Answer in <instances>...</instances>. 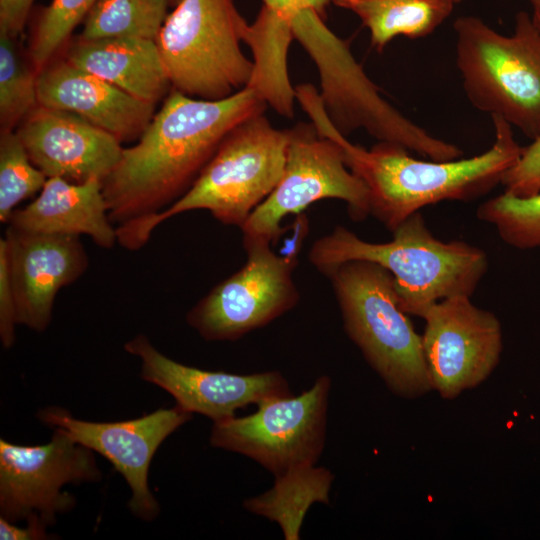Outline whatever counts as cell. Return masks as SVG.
I'll use <instances>...</instances> for the list:
<instances>
[{
    "label": "cell",
    "instance_id": "6da1fadb",
    "mask_svg": "<svg viewBox=\"0 0 540 540\" xmlns=\"http://www.w3.org/2000/svg\"><path fill=\"white\" fill-rule=\"evenodd\" d=\"M266 102L246 87L221 100L176 90L130 147L123 148L102 187L116 227L144 222L179 199L212 158L225 136Z\"/></svg>",
    "mask_w": 540,
    "mask_h": 540
},
{
    "label": "cell",
    "instance_id": "7a4b0ae2",
    "mask_svg": "<svg viewBox=\"0 0 540 540\" xmlns=\"http://www.w3.org/2000/svg\"><path fill=\"white\" fill-rule=\"evenodd\" d=\"M491 118L492 146L480 155L451 161L416 159L406 148L389 142L379 141L367 150L349 142L327 118L319 121L318 131L341 147L347 167L368 189L370 214L392 232L423 207L446 200H472L501 182L523 147L507 121L495 115Z\"/></svg>",
    "mask_w": 540,
    "mask_h": 540
},
{
    "label": "cell",
    "instance_id": "3957f363",
    "mask_svg": "<svg viewBox=\"0 0 540 540\" xmlns=\"http://www.w3.org/2000/svg\"><path fill=\"white\" fill-rule=\"evenodd\" d=\"M385 243H372L343 226L320 237L309 261L321 273L351 260L379 264L393 277L398 304L407 314L422 317L439 300L472 296L488 268L486 253L463 241L444 242L416 212L393 231Z\"/></svg>",
    "mask_w": 540,
    "mask_h": 540
},
{
    "label": "cell",
    "instance_id": "277c9868",
    "mask_svg": "<svg viewBox=\"0 0 540 540\" xmlns=\"http://www.w3.org/2000/svg\"><path fill=\"white\" fill-rule=\"evenodd\" d=\"M288 141V130L274 128L263 113L247 118L225 136L190 188L173 204L144 222L116 227L117 243L138 250L161 223L192 210H207L220 223L241 228L279 183Z\"/></svg>",
    "mask_w": 540,
    "mask_h": 540
},
{
    "label": "cell",
    "instance_id": "5b68a950",
    "mask_svg": "<svg viewBox=\"0 0 540 540\" xmlns=\"http://www.w3.org/2000/svg\"><path fill=\"white\" fill-rule=\"evenodd\" d=\"M324 275L348 337L387 388L408 399L431 391L422 337L398 304L392 275L367 260L341 263Z\"/></svg>",
    "mask_w": 540,
    "mask_h": 540
},
{
    "label": "cell",
    "instance_id": "8992f818",
    "mask_svg": "<svg viewBox=\"0 0 540 540\" xmlns=\"http://www.w3.org/2000/svg\"><path fill=\"white\" fill-rule=\"evenodd\" d=\"M456 65L471 104L499 116L531 140L540 137V30L519 11L512 35L475 16L458 17Z\"/></svg>",
    "mask_w": 540,
    "mask_h": 540
},
{
    "label": "cell",
    "instance_id": "52a82bcc",
    "mask_svg": "<svg viewBox=\"0 0 540 540\" xmlns=\"http://www.w3.org/2000/svg\"><path fill=\"white\" fill-rule=\"evenodd\" d=\"M248 26L233 0H180L155 40L174 90L221 100L246 88L254 63L240 42Z\"/></svg>",
    "mask_w": 540,
    "mask_h": 540
},
{
    "label": "cell",
    "instance_id": "ba28073f",
    "mask_svg": "<svg viewBox=\"0 0 540 540\" xmlns=\"http://www.w3.org/2000/svg\"><path fill=\"white\" fill-rule=\"evenodd\" d=\"M304 222L299 217L285 254L273 251L270 242L243 240L246 263L188 311V325L205 340L234 341L294 308L300 296L293 271L306 230Z\"/></svg>",
    "mask_w": 540,
    "mask_h": 540
},
{
    "label": "cell",
    "instance_id": "9c48e42d",
    "mask_svg": "<svg viewBox=\"0 0 540 540\" xmlns=\"http://www.w3.org/2000/svg\"><path fill=\"white\" fill-rule=\"evenodd\" d=\"M331 379L319 376L298 396L269 398L252 414L213 422L209 442L238 453L274 476L317 464L325 447Z\"/></svg>",
    "mask_w": 540,
    "mask_h": 540
},
{
    "label": "cell",
    "instance_id": "30bf717a",
    "mask_svg": "<svg viewBox=\"0 0 540 540\" xmlns=\"http://www.w3.org/2000/svg\"><path fill=\"white\" fill-rule=\"evenodd\" d=\"M288 135L283 175L240 228L243 240L275 242L283 233L284 218L322 199L343 200L355 220L370 215L368 189L347 167L335 141L321 136L313 123H299Z\"/></svg>",
    "mask_w": 540,
    "mask_h": 540
},
{
    "label": "cell",
    "instance_id": "8fae6325",
    "mask_svg": "<svg viewBox=\"0 0 540 540\" xmlns=\"http://www.w3.org/2000/svg\"><path fill=\"white\" fill-rule=\"evenodd\" d=\"M101 477L93 451L59 429L42 445L0 439V515L12 523L38 516L53 525L59 514L76 504L62 488L98 482Z\"/></svg>",
    "mask_w": 540,
    "mask_h": 540
},
{
    "label": "cell",
    "instance_id": "7c38bea8",
    "mask_svg": "<svg viewBox=\"0 0 540 540\" xmlns=\"http://www.w3.org/2000/svg\"><path fill=\"white\" fill-rule=\"evenodd\" d=\"M424 356L432 390L447 400L484 382L499 363L501 324L471 296L455 295L430 306L421 317Z\"/></svg>",
    "mask_w": 540,
    "mask_h": 540
},
{
    "label": "cell",
    "instance_id": "4fadbf2b",
    "mask_svg": "<svg viewBox=\"0 0 540 540\" xmlns=\"http://www.w3.org/2000/svg\"><path fill=\"white\" fill-rule=\"evenodd\" d=\"M192 416L177 405L160 408L135 419L115 422L78 419L59 407L44 408L37 413V418L44 425L63 431L113 465L131 490L128 501L130 512L143 521H153L160 512L148 483L152 458L167 437L191 420Z\"/></svg>",
    "mask_w": 540,
    "mask_h": 540
},
{
    "label": "cell",
    "instance_id": "5bb4252c",
    "mask_svg": "<svg viewBox=\"0 0 540 540\" xmlns=\"http://www.w3.org/2000/svg\"><path fill=\"white\" fill-rule=\"evenodd\" d=\"M124 349L141 360L143 380L168 392L182 410L213 422L231 418L248 405L292 395L287 379L276 370L233 374L199 369L167 357L143 334L126 342Z\"/></svg>",
    "mask_w": 540,
    "mask_h": 540
},
{
    "label": "cell",
    "instance_id": "9a60e30c",
    "mask_svg": "<svg viewBox=\"0 0 540 540\" xmlns=\"http://www.w3.org/2000/svg\"><path fill=\"white\" fill-rule=\"evenodd\" d=\"M13 290L17 323L43 332L58 292L88 267L80 236L23 231L11 226L0 239Z\"/></svg>",
    "mask_w": 540,
    "mask_h": 540
},
{
    "label": "cell",
    "instance_id": "2e32d148",
    "mask_svg": "<svg viewBox=\"0 0 540 540\" xmlns=\"http://www.w3.org/2000/svg\"><path fill=\"white\" fill-rule=\"evenodd\" d=\"M32 163L47 178L103 182L119 163L121 142L73 113L38 105L16 131Z\"/></svg>",
    "mask_w": 540,
    "mask_h": 540
},
{
    "label": "cell",
    "instance_id": "e0dca14e",
    "mask_svg": "<svg viewBox=\"0 0 540 540\" xmlns=\"http://www.w3.org/2000/svg\"><path fill=\"white\" fill-rule=\"evenodd\" d=\"M36 86L38 105L80 116L121 143L138 139L155 114V104L128 94L66 59L42 67Z\"/></svg>",
    "mask_w": 540,
    "mask_h": 540
},
{
    "label": "cell",
    "instance_id": "ac0fdd59",
    "mask_svg": "<svg viewBox=\"0 0 540 540\" xmlns=\"http://www.w3.org/2000/svg\"><path fill=\"white\" fill-rule=\"evenodd\" d=\"M8 224L35 233L86 235L105 249L117 243L102 181L97 178L82 183L47 178L39 195L24 208L16 209Z\"/></svg>",
    "mask_w": 540,
    "mask_h": 540
},
{
    "label": "cell",
    "instance_id": "d6986e66",
    "mask_svg": "<svg viewBox=\"0 0 540 540\" xmlns=\"http://www.w3.org/2000/svg\"><path fill=\"white\" fill-rule=\"evenodd\" d=\"M66 60L128 94L156 104L171 85L155 40L79 38Z\"/></svg>",
    "mask_w": 540,
    "mask_h": 540
},
{
    "label": "cell",
    "instance_id": "ffe728a7",
    "mask_svg": "<svg viewBox=\"0 0 540 540\" xmlns=\"http://www.w3.org/2000/svg\"><path fill=\"white\" fill-rule=\"evenodd\" d=\"M270 489L244 500L246 511L275 522L285 540H299L304 518L315 503L330 504L331 470L313 465L274 476Z\"/></svg>",
    "mask_w": 540,
    "mask_h": 540
},
{
    "label": "cell",
    "instance_id": "44dd1931",
    "mask_svg": "<svg viewBox=\"0 0 540 540\" xmlns=\"http://www.w3.org/2000/svg\"><path fill=\"white\" fill-rule=\"evenodd\" d=\"M353 11L381 51L397 36L416 39L431 34L452 12L451 0H333Z\"/></svg>",
    "mask_w": 540,
    "mask_h": 540
},
{
    "label": "cell",
    "instance_id": "7402d4cb",
    "mask_svg": "<svg viewBox=\"0 0 540 540\" xmlns=\"http://www.w3.org/2000/svg\"><path fill=\"white\" fill-rule=\"evenodd\" d=\"M169 0H97L83 20L79 38L156 40L167 18Z\"/></svg>",
    "mask_w": 540,
    "mask_h": 540
},
{
    "label": "cell",
    "instance_id": "603a6c76",
    "mask_svg": "<svg viewBox=\"0 0 540 540\" xmlns=\"http://www.w3.org/2000/svg\"><path fill=\"white\" fill-rule=\"evenodd\" d=\"M36 77L18 51L15 38L0 33L1 133L13 131L38 106Z\"/></svg>",
    "mask_w": 540,
    "mask_h": 540
},
{
    "label": "cell",
    "instance_id": "cb8c5ba5",
    "mask_svg": "<svg viewBox=\"0 0 540 540\" xmlns=\"http://www.w3.org/2000/svg\"><path fill=\"white\" fill-rule=\"evenodd\" d=\"M476 215L494 226L511 247L521 250L540 247V192L530 197L504 192L482 203Z\"/></svg>",
    "mask_w": 540,
    "mask_h": 540
},
{
    "label": "cell",
    "instance_id": "d4e9b609",
    "mask_svg": "<svg viewBox=\"0 0 540 540\" xmlns=\"http://www.w3.org/2000/svg\"><path fill=\"white\" fill-rule=\"evenodd\" d=\"M47 177L30 160L14 131L1 133L0 139V221L8 223L22 201L43 188Z\"/></svg>",
    "mask_w": 540,
    "mask_h": 540
},
{
    "label": "cell",
    "instance_id": "484cf974",
    "mask_svg": "<svg viewBox=\"0 0 540 540\" xmlns=\"http://www.w3.org/2000/svg\"><path fill=\"white\" fill-rule=\"evenodd\" d=\"M97 0H51L36 19L30 56L39 70L66 42L74 28L83 22Z\"/></svg>",
    "mask_w": 540,
    "mask_h": 540
},
{
    "label": "cell",
    "instance_id": "4316f807",
    "mask_svg": "<svg viewBox=\"0 0 540 540\" xmlns=\"http://www.w3.org/2000/svg\"><path fill=\"white\" fill-rule=\"evenodd\" d=\"M504 192L530 197L540 192V137L523 147L517 162L502 176Z\"/></svg>",
    "mask_w": 540,
    "mask_h": 540
},
{
    "label": "cell",
    "instance_id": "83f0119b",
    "mask_svg": "<svg viewBox=\"0 0 540 540\" xmlns=\"http://www.w3.org/2000/svg\"><path fill=\"white\" fill-rule=\"evenodd\" d=\"M17 324L16 305L6 258L3 251L0 250V339L6 349L12 347L15 342V326Z\"/></svg>",
    "mask_w": 540,
    "mask_h": 540
},
{
    "label": "cell",
    "instance_id": "f1b7e54d",
    "mask_svg": "<svg viewBox=\"0 0 540 540\" xmlns=\"http://www.w3.org/2000/svg\"><path fill=\"white\" fill-rule=\"evenodd\" d=\"M34 0H0V33L16 38L23 30Z\"/></svg>",
    "mask_w": 540,
    "mask_h": 540
},
{
    "label": "cell",
    "instance_id": "f546056e",
    "mask_svg": "<svg viewBox=\"0 0 540 540\" xmlns=\"http://www.w3.org/2000/svg\"><path fill=\"white\" fill-rule=\"evenodd\" d=\"M47 525L38 517L31 516L26 520L25 527H18L0 517L1 540H43L51 538L46 531Z\"/></svg>",
    "mask_w": 540,
    "mask_h": 540
},
{
    "label": "cell",
    "instance_id": "4dcf8cb0",
    "mask_svg": "<svg viewBox=\"0 0 540 540\" xmlns=\"http://www.w3.org/2000/svg\"><path fill=\"white\" fill-rule=\"evenodd\" d=\"M333 0H291L292 6L311 7L323 17L327 5Z\"/></svg>",
    "mask_w": 540,
    "mask_h": 540
},
{
    "label": "cell",
    "instance_id": "1f68e13d",
    "mask_svg": "<svg viewBox=\"0 0 540 540\" xmlns=\"http://www.w3.org/2000/svg\"><path fill=\"white\" fill-rule=\"evenodd\" d=\"M263 5L283 16L289 17L291 0H263Z\"/></svg>",
    "mask_w": 540,
    "mask_h": 540
},
{
    "label": "cell",
    "instance_id": "d6a6232c",
    "mask_svg": "<svg viewBox=\"0 0 540 540\" xmlns=\"http://www.w3.org/2000/svg\"><path fill=\"white\" fill-rule=\"evenodd\" d=\"M532 8L531 17L540 30V0H527Z\"/></svg>",
    "mask_w": 540,
    "mask_h": 540
},
{
    "label": "cell",
    "instance_id": "836d02e7",
    "mask_svg": "<svg viewBox=\"0 0 540 540\" xmlns=\"http://www.w3.org/2000/svg\"><path fill=\"white\" fill-rule=\"evenodd\" d=\"M180 0H169V3L177 4Z\"/></svg>",
    "mask_w": 540,
    "mask_h": 540
},
{
    "label": "cell",
    "instance_id": "e575fe53",
    "mask_svg": "<svg viewBox=\"0 0 540 540\" xmlns=\"http://www.w3.org/2000/svg\"><path fill=\"white\" fill-rule=\"evenodd\" d=\"M454 4L460 3L462 0H451Z\"/></svg>",
    "mask_w": 540,
    "mask_h": 540
}]
</instances>
